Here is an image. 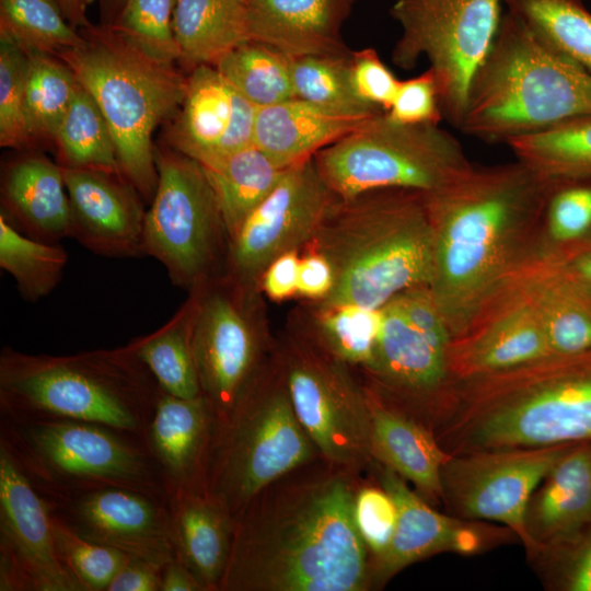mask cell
Segmentation results:
<instances>
[{"label":"cell","instance_id":"obj_1","mask_svg":"<svg viewBox=\"0 0 591 591\" xmlns=\"http://www.w3.org/2000/svg\"><path fill=\"white\" fill-rule=\"evenodd\" d=\"M361 474L322 456L279 477L233 519L219 591H368L354 521Z\"/></svg>","mask_w":591,"mask_h":591},{"label":"cell","instance_id":"obj_2","mask_svg":"<svg viewBox=\"0 0 591 591\" xmlns=\"http://www.w3.org/2000/svg\"><path fill=\"white\" fill-rule=\"evenodd\" d=\"M553 178L515 161L474 167L426 194L433 232L428 288L452 339L535 260Z\"/></svg>","mask_w":591,"mask_h":591},{"label":"cell","instance_id":"obj_3","mask_svg":"<svg viewBox=\"0 0 591 591\" xmlns=\"http://www.w3.org/2000/svg\"><path fill=\"white\" fill-rule=\"evenodd\" d=\"M429 428L449 454L591 440V351L453 380Z\"/></svg>","mask_w":591,"mask_h":591},{"label":"cell","instance_id":"obj_4","mask_svg":"<svg viewBox=\"0 0 591 591\" xmlns=\"http://www.w3.org/2000/svg\"><path fill=\"white\" fill-rule=\"evenodd\" d=\"M311 243L334 270L333 289L318 306L381 309L430 282L433 232L420 192L379 189L339 199Z\"/></svg>","mask_w":591,"mask_h":591},{"label":"cell","instance_id":"obj_5","mask_svg":"<svg viewBox=\"0 0 591 591\" xmlns=\"http://www.w3.org/2000/svg\"><path fill=\"white\" fill-rule=\"evenodd\" d=\"M591 115V74L502 15L471 81L460 130L488 142Z\"/></svg>","mask_w":591,"mask_h":591},{"label":"cell","instance_id":"obj_6","mask_svg":"<svg viewBox=\"0 0 591 591\" xmlns=\"http://www.w3.org/2000/svg\"><path fill=\"white\" fill-rule=\"evenodd\" d=\"M79 31L84 43L57 57L99 105L114 138L120 174L150 204L158 184L153 131L179 109L187 78L109 26L91 24Z\"/></svg>","mask_w":591,"mask_h":591},{"label":"cell","instance_id":"obj_7","mask_svg":"<svg viewBox=\"0 0 591 591\" xmlns=\"http://www.w3.org/2000/svg\"><path fill=\"white\" fill-rule=\"evenodd\" d=\"M161 389L128 345L68 356L3 347L0 396L11 408L135 430Z\"/></svg>","mask_w":591,"mask_h":591},{"label":"cell","instance_id":"obj_8","mask_svg":"<svg viewBox=\"0 0 591 591\" xmlns=\"http://www.w3.org/2000/svg\"><path fill=\"white\" fill-rule=\"evenodd\" d=\"M318 456L277 359L262 362L228 413L215 420L201 490L234 519L266 486Z\"/></svg>","mask_w":591,"mask_h":591},{"label":"cell","instance_id":"obj_9","mask_svg":"<svg viewBox=\"0 0 591 591\" xmlns=\"http://www.w3.org/2000/svg\"><path fill=\"white\" fill-rule=\"evenodd\" d=\"M340 200L379 189L437 192L474 165L460 141L436 124H402L380 113L314 154Z\"/></svg>","mask_w":591,"mask_h":591},{"label":"cell","instance_id":"obj_10","mask_svg":"<svg viewBox=\"0 0 591 591\" xmlns=\"http://www.w3.org/2000/svg\"><path fill=\"white\" fill-rule=\"evenodd\" d=\"M158 184L146 210L143 253L188 292L224 275L229 236L208 177L172 148L154 151Z\"/></svg>","mask_w":591,"mask_h":591},{"label":"cell","instance_id":"obj_11","mask_svg":"<svg viewBox=\"0 0 591 591\" xmlns=\"http://www.w3.org/2000/svg\"><path fill=\"white\" fill-rule=\"evenodd\" d=\"M501 0H396L390 10L402 34L393 62L413 69L429 61L441 109L455 128L462 123L471 81L500 23Z\"/></svg>","mask_w":591,"mask_h":591},{"label":"cell","instance_id":"obj_12","mask_svg":"<svg viewBox=\"0 0 591 591\" xmlns=\"http://www.w3.org/2000/svg\"><path fill=\"white\" fill-rule=\"evenodd\" d=\"M276 359L294 413L320 455L366 472L373 459L364 386L317 345L291 341Z\"/></svg>","mask_w":591,"mask_h":591},{"label":"cell","instance_id":"obj_13","mask_svg":"<svg viewBox=\"0 0 591 591\" xmlns=\"http://www.w3.org/2000/svg\"><path fill=\"white\" fill-rule=\"evenodd\" d=\"M196 296L193 352L200 389L222 418L263 362L255 292L225 275L190 291Z\"/></svg>","mask_w":591,"mask_h":591},{"label":"cell","instance_id":"obj_14","mask_svg":"<svg viewBox=\"0 0 591 591\" xmlns=\"http://www.w3.org/2000/svg\"><path fill=\"white\" fill-rule=\"evenodd\" d=\"M570 445L450 454L441 468L442 502L456 518L509 528L529 549L528 503Z\"/></svg>","mask_w":591,"mask_h":591},{"label":"cell","instance_id":"obj_15","mask_svg":"<svg viewBox=\"0 0 591 591\" xmlns=\"http://www.w3.org/2000/svg\"><path fill=\"white\" fill-rule=\"evenodd\" d=\"M338 200L314 157L289 166L230 240L224 275L255 292L267 266L311 243Z\"/></svg>","mask_w":591,"mask_h":591},{"label":"cell","instance_id":"obj_16","mask_svg":"<svg viewBox=\"0 0 591 591\" xmlns=\"http://www.w3.org/2000/svg\"><path fill=\"white\" fill-rule=\"evenodd\" d=\"M1 590L81 591L61 559L53 519L4 447L0 449Z\"/></svg>","mask_w":591,"mask_h":591},{"label":"cell","instance_id":"obj_17","mask_svg":"<svg viewBox=\"0 0 591 591\" xmlns=\"http://www.w3.org/2000/svg\"><path fill=\"white\" fill-rule=\"evenodd\" d=\"M367 472L392 496L397 508V522L391 544L385 554L370 567L371 589L382 587L416 561L439 553H479L511 531L490 530L479 521L449 517L437 511L409 488L407 480L374 460Z\"/></svg>","mask_w":591,"mask_h":591},{"label":"cell","instance_id":"obj_18","mask_svg":"<svg viewBox=\"0 0 591 591\" xmlns=\"http://www.w3.org/2000/svg\"><path fill=\"white\" fill-rule=\"evenodd\" d=\"M548 356L542 321L513 279L452 339L449 368L453 381L510 370Z\"/></svg>","mask_w":591,"mask_h":591},{"label":"cell","instance_id":"obj_19","mask_svg":"<svg viewBox=\"0 0 591 591\" xmlns=\"http://www.w3.org/2000/svg\"><path fill=\"white\" fill-rule=\"evenodd\" d=\"M376 348L368 374L383 398L425 425L448 395L449 355L434 347L391 300L380 309Z\"/></svg>","mask_w":591,"mask_h":591},{"label":"cell","instance_id":"obj_20","mask_svg":"<svg viewBox=\"0 0 591 591\" xmlns=\"http://www.w3.org/2000/svg\"><path fill=\"white\" fill-rule=\"evenodd\" d=\"M256 108L213 66H196L169 143L202 166L212 164L253 144Z\"/></svg>","mask_w":591,"mask_h":591},{"label":"cell","instance_id":"obj_21","mask_svg":"<svg viewBox=\"0 0 591 591\" xmlns=\"http://www.w3.org/2000/svg\"><path fill=\"white\" fill-rule=\"evenodd\" d=\"M61 169L70 202L69 237L105 257L144 255L147 209L137 189L118 173Z\"/></svg>","mask_w":591,"mask_h":591},{"label":"cell","instance_id":"obj_22","mask_svg":"<svg viewBox=\"0 0 591 591\" xmlns=\"http://www.w3.org/2000/svg\"><path fill=\"white\" fill-rule=\"evenodd\" d=\"M591 523V440L571 444L532 494L525 530L532 553L551 554Z\"/></svg>","mask_w":591,"mask_h":591},{"label":"cell","instance_id":"obj_23","mask_svg":"<svg viewBox=\"0 0 591 591\" xmlns=\"http://www.w3.org/2000/svg\"><path fill=\"white\" fill-rule=\"evenodd\" d=\"M77 531L129 557L163 568L176 559L170 518L144 497L120 488L88 495L77 509Z\"/></svg>","mask_w":591,"mask_h":591},{"label":"cell","instance_id":"obj_24","mask_svg":"<svg viewBox=\"0 0 591 591\" xmlns=\"http://www.w3.org/2000/svg\"><path fill=\"white\" fill-rule=\"evenodd\" d=\"M356 0H247L250 40L289 57L347 55L341 27Z\"/></svg>","mask_w":591,"mask_h":591},{"label":"cell","instance_id":"obj_25","mask_svg":"<svg viewBox=\"0 0 591 591\" xmlns=\"http://www.w3.org/2000/svg\"><path fill=\"white\" fill-rule=\"evenodd\" d=\"M364 389L372 459L410 482L428 502H442L441 468L450 454L424 422Z\"/></svg>","mask_w":591,"mask_h":591},{"label":"cell","instance_id":"obj_26","mask_svg":"<svg viewBox=\"0 0 591 591\" xmlns=\"http://www.w3.org/2000/svg\"><path fill=\"white\" fill-rule=\"evenodd\" d=\"M1 212L21 233L47 243L69 237L70 202L62 169L44 155L10 161L1 179Z\"/></svg>","mask_w":591,"mask_h":591},{"label":"cell","instance_id":"obj_27","mask_svg":"<svg viewBox=\"0 0 591 591\" xmlns=\"http://www.w3.org/2000/svg\"><path fill=\"white\" fill-rule=\"evenodd\" d=\"M32 441L65 474L118 482H137L146 475L142 457L134 449L91 422H43L32 430Z\"/></svg>","mask_w":591,"mask_h":591},{"label":"cell","instance_id":"obj_28","mask_svg":"<svg viewBox=\"0 0 591 591\" xmlns=\"http://www.w3.org/2000/svg\"><path fill=\"white\" fill-rule=\"evenodd\" d=\"M216 413L205 395L183 398L161 391L150 440L176 489L201 490Z\"/></svg>","mask_w":591,"mask_h":591},{"label":"cell","instance_id":"obj_29","mask_svg":"<svg viewBox=\"0 0 591 591\" xmlns=\"http://www.w3.org/2000/svg\"><path fill=\"white\" fill-rule=\"evenodd\" d=\"M176 559L205 591H219L230 554L232 517L198 489H176L170 517Z\"/></svg>","mask_w":591,"mask_h":591},{"label":"cell","instance_id":"obj_30","mask_svg":"<svg viewBox=\"0 0 591 591\" xmlns=\"http://www.w3.org/2000/svg\"><path fill=\"white\" fill-rule=\"evenodd\" d=\"M364 119L339 116L294 97L256 108L253 144L289 167L314 157Z\"/></svg>","mask_w":591,"mask_h":591},{"label":"cell","instance_id":"obj_31","mask_svg":"<svg viewBox=\"0 0 591 591\" xmlns=\"http://www.w3.org/2000/svg\"><path fill=\"white\" fill-rule=\"evenodd\" d=\"M544 327L552 355L591 351V297L548 264L534 263L515 278Z\"/></svg>","mask_w":591,"mask_h":591},{"label":"cell","instance_id":"obj_32","mask_svg":"<svg viewBox=\"0 0 591 591\" xmlns=\"http://www.w3.org/2000/svg\"><path fill=\"white\" fill-rule=\"evenodd\" d=\"M173 30L179 60L213 66L250 40L247 0H175Z\"/></svg>","mask_w":591,"mask_h":591},{"label":"cell","instance_id":"obj_33","mask_svg":"<svg viewBox=\"0 0 591 591\" xmlns=\"http://www.w3.org/2000/svg\"><path fill=\"white\" fill-rule=\"evenodd\" d=\"M188 293L187 300L163 326L128 344L161 391L183 398L202 394L193 352L196 296Z\"/></svg>","mask_w":591,"mask_h":591},{"label":"cell","instance_id":"obj_34","mask_svg":"<svg viewBox=\"0 0 591 591\" xmlns=\"http://www.w3.org/2000/svg\"><path fill=\"white\" fill-rule=\"evenodd\" d=\"M202 169L213 189L230 242L288 167L278 165L251 144Z\"/></svg>","mask_w":591,"mask_h":591},{"label":"cell","instance_id":"obj_35","mask_svg":"<svg viewBox=\"0 0 591 591\" xmlns=\"http://www.w3.org/2000/svg\"><path fill=\"white\" fill-rule=\"evenodd\" d=\"M518 161L552 178L591 177V115L505 142Z\"/></svg>","mask_w":591,"mask_h":591},{"label":"cell","instance_id":"obj_36","mask_svg":"<svg viewBox=\"0 0 591 591\" xmlns=\"http://www.w3.org/2000/svg\"><path fill=\"white\" fill-rule=\"evenodd\" d=\"M537 39L591 74V13L581 0H501Z\"/></svg>","mask_w":591,"mask_h":591},{"label":"cell","instance_id":"obj_37","mask_svg":"<svg viewBox=\"0 0 591 591\" xmlns=\"http://www.w3.org/2000/svg\"><path fill=\"white\" fill-rule=\"evenodd\" d=\"M54 143L61 167L120 174L111 128L94 99L79 82Z\"/></svg>","mask_w":591,"mask_h":591},{"label":"cell","instance_id":"obj_38","mask_svg":"<svg viewBox=\"0 0 591 591\" xmlns=\"http://www.w3.org/2000/svg\"><path fill=\"white\" fill-rule=\"evenodd\" d=\"M291 59L266 44L247 40L213 67L255 107H265L296 97Z\"/></svg>","mask_w":591,"mask_h":591},{"label":"cell","instance_id":"obj_39","mask_svg":"<svg viewBox=\"0 0 591 591\" xmlns=\"http://www.w3.org/2000/svg\"><path fill=\"white\" fill-rule=\"evenodd\" d=\"M350 53L292 58L291 78L296 97L349 118L364 119L383 113L355 93L349 78Z\"/></svg>","mask_w":591,"mask_h":591},{"label":"cell","instance_id":"obj_40","mask_svg":"<svg viewBox=\"0 0 591 591\" xmlns=\"http://www.w3.org/2000/svg\"><path fill=\"white\" fill-rule=\"evenodd\" d=\"M584 177L553 178L534 263L554 264L591 232V183ZM533 263V264H534Z\"/></svg>","mask_w":591,"mask_h":591},{"label":"cell","instance_id":"obj_41","mask_svg":"<svg viewBox=\"0 0 591 591\" xmlns=\"http://www.w3.org/2000/svg\"><path fill=\"white\" fill-rule=\"evenodd\" d=\"M68 253L59 243L32 239L0 216V267L16 282L21 298L37 302L60 282Z\"/></svg>","mask_w":591,"mask_h":591},{"label":"cell","instance_id":"obj_42","mask_svg":"<svg viewBox=\"0 0 591 591\" xmlns=\"http://www.w3.org/2000/svg\"><path fill=\"white\" fill-rule=\"evenodd\" d=\"M26 51V50H25ZM27 53L25 118L33 140L53 141L74 96L78 81L58 57Z\"/></svg>","mask_w":591,"mask_h":591},{"label":"cell","instance_id":"obj_43","mask_svg":"<svg viewBox=\"0 0 591 591\" xmlns=\"http://www.w3.org/2000/svg\"><path fill=\"white\" fill-rule=\"evenodd\" d=\"M0 31L26 51L56 57L84 43L56 0H0Z\"/></svg>","mask_w":591,"mask_h":591},{"label":"cell","instance_id":"obj_44","mask_svg":"<svg viewBox=\"0 0 591 591\" xmlns=\"http://www.w3.org/2000/svg\"><path fill=\"white\" fill-rule=\"evenodd\" d=\"M380 318V309L356 304L318 306L317 346L347 367L368 373L374 359Z\"/></svg>","mask_w":591,"mask_h":591},{"label":"cell","instance_id":"obj_45","mask_svg":"<svg viewBox=\"0 0 591 591\" xmlns=\"http://www.w3.org/2000/svg\"><path fill=\"white\" fill-rule=\"evenodd\" d=\"M174 7L175 0H126L109 27L149 57L173 65L181 59L173 30Z\"/></svg>","mask_w":591,"mask_h":591},{"label":"cell","instance_id":"obj_46","mask_svg":"<svg viewBox=\"0 0 591 591\" xmlns=\"http://www.w3.org/2000/svg\"><path fill=\"white\" fill-rule=\"evenodd\" d=\"M27 53L0 31V144L23 149L32 144L25 118Z\"/></svg>","mask_w":591,"mask_h":591},{"label":"cell","instance_id":"obj_47","mask_svg":"<svg viewBox=\"0 0 591 591\" xmlns=\"http://www.w3.org/2000/svg\"><path fill=\"white\" fill-rule=\"evenodd\" d=\"M57 551L85 590H106L129 558L123 552L91 541L77 530L53 519Z\"/></svg>","mask_w":591,"mask_h":591},{"label":"cell","instance_id":"obj_48","mask_svg":"<svg viewBox=\"0 0 591 591\" xmlns=\"http://www.w3.org/2000/svg\"><path fill=\"white\" fill-rule=\"evenodd\" d=\"M354 521L371 565L387 551L397 522L392 496L373 478L359 484L354 497Z\"/></svg>","mask_w":591,"mask_h":591},{"label":"cell","instance_id":"obj_49","mask_svg":"<svg viewBox=\"0 0 591 591\" xmlns=\"http://www.w3.org/2000/svg\"><path fill=\"white\" fill-rule=\"evenodd\" d=\"M385 114L402 124L439 125L443 114L432 71L428 68L415 78L399 81L395 97Z\"/></svg>","mask_w":591,"mask_h":591},{"label":"cell","instance_id":"obj_50","mask_svg":"<svg viewBox=\"0 0 591 591\" xmlns=\"http://www.w3.org/2000/svg\"><path fill=\"white\" fill-rule=\"evenodd\" d=\"M349 78L357 96L384 113L390 108L399 85V80L373 48L350 53Z\"/></svg>","mask_w":591,"mask_h":591},{"label":"cell","instance_id":"obj_51","mask_svg":"<svg viewBox=\"0 0 591 591\" xmlns=\"http://www.w3.org/2000/svg\"><path fill=\"white\" fill-rule=\"evenodd\" d=\"M554 583L564 591H591V523L568 545L547 554Z\"/></svg>","mask_w":591,"mask_h":591},{"label":"cell","instance_id":"obj_52","mask_svg":"<svg viewBox=\"0 0 591 591\" xmlns=\"http://www.w3.org/2000/svg\"><path fill=\"white\" fill-rule=\"evenodd\" d=\"M333 286L332 264L322 253L311 248L300 258L297 294L321 302L329 294Z\"/></svg>","mask_w":591,"mask_h":591},{"label":"cell","instance_id":"obj_53","mask_svg":"<svg viewBox=\"0 0 591 591\" xmlns=\"http://www.w3.org/2000/svg\"><path fill=\"white\" fill-rule=\"evenodd\" d=\"M299 265L297 250L279 255L267 266L258 286L274 301H282L297 294Z\"/></svg>","mask_w":591,"mask_h":591},{"label":"cell","instance_id":"obj_54","mask_svg":"<svg viewBox=\"0 0 591 591\" xmlns=\"http://www.w3.org/2000/svg\"><path fill=\"white\" fill-rule=\"evenodd\" d=\"M161 567L129 557L106 591H158L161 589Z\"/></svg>","mask_w":591,"mask_h":591},{"label":"cell","instance_id":"obj_55","mask_svg":"<svg viewBox=\"0 0 591 591\" xmlns=\"http://www.w3.org/2000/svg\"><path fill=\"white\" fill-rule=\"evenodd\" d=\"M548 265L556 268L576 287L588 294L591 293V250L577 253L561 262Z\"/></svg>","mask_w":591,"mask_h":591},{"label":"cell","instance_id":"obj_56","mask_svg":"<svg viewBox=\"0 0 591 591\" xmlns=\"http://www.w3.org/2000/svg\"><path fill=\"white\" fill-rule=\"evenodd\" d=\"M161 591H205L195 575L178 559L162 569Z\"/></svg>","mask_w":591,"mask_h":591},{"label":"cell","instance_id":"obj_57","mask_svg":"<svg viewBox=\"0 0 591 591\" xmlns=\"http://www.w3.org/2000/svg\"><path fill=\"white\" fill-rule=\"evenodd\" d=\"M67 21L76 28L81 30L91 25L88 16V5L93 0H56Z\"/></svg>","mask_w":591,"mask_h":591},{"label":"cell","instance_id":"obj_58","mask_svg":"<svg viewBox=\"0 0 591 591\" xmlns=\"http://www.w3.org/2000/svg\"><path fill=\"white\" fill-rule=\"evenodd\" d=\"M95 1V0H94ZM99 2L101 24L112 25L119 15L126 0H96Z\"/></svg>","mask_w":591,"mask_h":591},{"label":"cell","instance_id":"obj_59","mask_svg":"<svg viewBox=\"0 0 591 591\" xmlns=\"http://www.w3.org/2000/svg\"><path fill=\"white\" fill-rule=\"evenodd\" d=\"M94 1V0H93Z\"/></svg>","mask_w":591,"mask_h":591}]
</instances>
